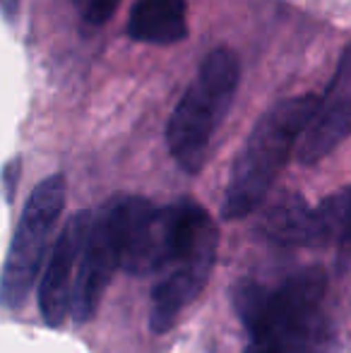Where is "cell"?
Instances as JSON below:
<instances>
[{"mask_svg": "<svg viewBox=\"0 0 351 353\" xmlns=\"http://www.w3.org/2000/svg\"><path fill=\"white\" fill-rule=\"evenodd\" d=\"M241 82V61L231 48H214L202 61L169 116L166 147L185 173H200Z\"/></svg>", "mask_w": 351, "mask_h": 353, "instance_id": "4", "label": "cell"}, {"mask_svg": "<svg viewBox=\"0 0 351 353\" xmlns=\"http://www.w3.org/2000/svg\"><path fill=\"white\" fill-rule=\"evenodd\" d=\"M19 3L22 0H0V12L8 22H14V17L19 14Z\"/></svg>", "mask_w": 351, "mask_h": 353, "instance_id": "14", "label": "cell"}, {"mask_svg": "<svg viewBox=\"0 0 351 353\" xmlns=\"http://www.w3.org/2000/svg\"><path fill=\"white\" fill-rule=\"evenodd\" d=\"M128 37L154 46L183 41L188 37V0H132Z\"/></svg>", "mask_w": 351, "mask_h": 353, "instance_id": "9", "label": "cell"}, {"mask_svg": "<svg viewBox=\"0 0 351 353\" xmlns=\"http://www.w3.org/2000/svg\"><path fill=\"white\" fill-rule=\"evenodd\" d=\"M19 166H22V161L17 159H12V161H8L3 166V176H0V185H3V192H5V200L12 202L14 197V188H17V181H19Z\"/></svg>", "mask_w": 351, "mask_h": 353, "instance_id": "13", "label": "cell"}, {"mask_svg": "<svg viewBox=\"0 0 351 353\" xmlns=\"http://www.w3.org/2000/svg\"><path fill=\"white\" fill-rule=\"evenodd\" d=\"M325 293L328 274L308 267L272 288L250 279L239 281L231 301L250 341H263L279 353H332Z\"/></svg>", "mask_w": 351, "mask_h": 353, "instance_id": "2", "label": "cell"}, {"mask_svg": "<svg viewBox=\"0 0 351 353\" xmlns=\"http://www.w3.org/2000/svg\"><path fill=\"white\" fill-rule=\"evenodd\" d=\"M123 260V195H113L92 212V223L77 267L72 317L85 325L99 310L103 293Z\"/></svg>", "mask_w": 351, "mask_h": 353, "instance_id": "6", "label": "cell"}, {"mask_svg": "<svg viewBox=\"0 0 351 353\" xmlns=\"http://www.w3.org/2000/svg\"><path fill=\"white\" fill-rule=\"evenodd\" d=\"M243 353H279V351H277L274 346L263 344V341H250L248 349H245Z\"/></svg>", "mask_w": 351, "mask_h": 353, "instance_id": "15", "label": "cell"}, {"mask_svg": "<svg viewBox=\"0 0 351 353\" xmlns=\"http://www.w3.org/2000/svg\"><path fill=\"white\" fill-rule=\"evenodd\" d=\"M92 212L82 210L72 214L63 223L56 243L48 255V265L39 283V310L48 327H61L72 312V293H75L77 267H80L82 248H85Z\"/></svg>", "mask_w": 351, "mask_h": 353, "instance_id": "7", "label": "cell"}, {"mask_svg": "<svg viewBox=\"0 0 351 353\" xmlns=\"http://www.w3.org/2000/svg\"><path fill=\"white\" fill-rule=\"evenodd\" d=\"M315 106L318 97L301 94L281 99L258 118L231 166L221 200V216L226 221L245 219L263 205L294 149H299Z\"/></svg>", "mask_w": 351, "mask_h": 353, "instance_id": "3", "label": "cell"}, {"mask_svg": "<svg viewBox=\"0 0 351 353\" xmlns=\"http://www.w3.org/2000/svg\"><path fill=\"white\" fill-rule=\"evenodd\" d=\"M66 178L61 173H53L43 178L27 197L0 272V305L5 310L22 307L32 293L46 257L48 241L66 207Z\"/></svg>", "mask_w": 351, "mask_h": 353, "instance_id": "5", "label": "cell"}, {"mask_svg": "<svg viewBox=\"0 0 351 353\" xmlns=\"http://www.w3.org/2000/svg\"><path fill=\"white\" fill-rule=\"evenodd\" d=\"M351 135V43L342 51L325 94L318 99L296 157L303 166L323 161Z\"/></svg>", "mask_w": 351, "mask_h": 353, "instance_id": "8", "label": "cell"}, {"mask_svg": "<svg viewBox=\"0 0 351 353\" xmlns=\"http://www.w3.org/2000/svg\"><path fill=\"white\" fill-rule=\"evenodd\" d=\"M118 0H80L82 14L89 24H103L116 10Z\"/></svg>", "mask_w": 351, "mask_h": 353, "instance_id": "12", "label": "cell"}, {"mask_svg": "<svg viewBox=\"0 0 351 353\" xmlns=\"http://www.w3.org/2000/svg\"><path fill=\"white\" fill-rule=\"evenodd\" d=\"M320 228H323V245L334 243L339 252V262H351V188L323 200L318 207Z\"/></svg>", "mask_w": 351, "mask_h": 353, "instance_id": "11", "label": "cell"}, {"mask_svg": "<svg viewBox=\"0 0 351 353\" xmlns=\"http://www.w3.org/2000/svg\"><path fill=\"white\" fill-rule=\"evenodd\" d=\"M260 228L277 245H323V231L315 207L289 195L265 212Z\"/></svg>", "mask_w": 351, "mask_h": 353, "instance_id": "10", "label": "cell"}, {"mask_svg": "<svg viewBox=\"0 0 351 353\" xmlns=\"http://www.w3.org/2000/svg\"><path fill=\"white\" fill-rule=\"evenodd\" d=\"M219 228L202 205L190 197L159 207L157 212L154 286H152L150 330L164 334L181 312L195 301L214 272Z\"/></svg>", "mask_w": 351, "mask_h": 353, "instance_id": "1", "label": "cell"}]
</instances>
